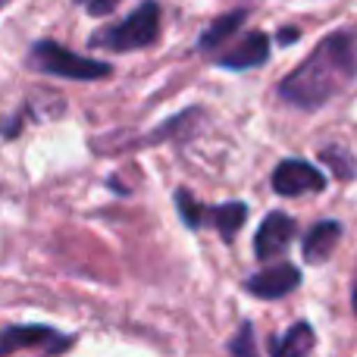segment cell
<instances>
[{"instance_id":"6da1fadb","label":"cell","mask_w":357,"mask_h":357,"mask_svg":"<svg viewBox=\"0 0 357 357\" xmlns=\"http://www.w3.org/2000/svg\"><path fill=\"white\" fill-rule=\"evenodd\" d=\"M357 75V35L342 29L326 35L310 56L279 82V98L301 110H320L339 98Z\"/></svg>"},{"instance_id":"7a4b0ae2","label":"cell","mask_w":357,"mask_h":357,"mask_svg":"<svg viewBox=\"0 0 357 357\" xmlns=\"http://www.w3.org/2000/svg\"><path fill=\"white\" fill-rule=\"evenodd\" d=\"M160 38V3L157 0H142L135 13L123 19L119 25H107V29L94 31L88 38L91 50H110V54H129V50H142Z\"/></svg>"},{"instance_id":"3957f363","label":"cell","mask_w":357,"mask_h":357,"mask_svg":"<svg viewBox=\"0 0 357 357\" xmlns=\"http://www.w3.org/2000/svg\"><path fill=\"white\" fill-rule=\"evenodd\" d=\"M25 63L41 75H56V79H69V82H94V79H107L113 73L110 63L82 56L56 41H35Z\"/></svg>"},{"instance_id":"277c9868","label":"cell","mask_w":357,"mask_h":357,"mask_svg":"<svg viewBox=\"0 0 357 357\" xmlns=\"http://www.w3.org/2000/svg\"><path fill=\"white\" fill-rule=\"evenodd\" d=\"M73 335H63L50 326H6L0 333V354H13V351H35L41 354H60L73 345Z\"/></svg>"},{"instance_id":"5b68a950","label":"cell","mask_w":357,"mask_h":357,"mask_svg":"<svg viewBox=\"0 0 357 357\" xmlns=\"http://www.w3.org/2000/svg\"><path fill=\"white\" fill-rule=\"evenodd\" d=\"M273 191L282 197H301L326 188V176L307 160H282L273 169Z\"/></svg>"},{"instance_id":"8992f818","label":"cell","mask_w":357,"mask_h":357,"mask_svg":"<svg viewBox=\"0 0 357 357\" xmlns=\"http://www.w3.org/2000/svg\"><path fill=\"white\" fill-rule=\"evenodd\" d=\"M301 285V270L295 264H276L266 266V270L254 273L245 279V291L254 298H264V301H279V298L291 295V291Z\"/></svg>"},{"instance_id":"52a82bcc","label":"cell","mask_w":357,"mask_h":357,"mask_svg":"<svg viewBox=\"0 0 357 357\" xmlns=\"http://www.w3.org/2000/svg\"><path fill=\"white\" fill-rule=\"evenodd\" d=\"M298 232V222L291 220L289 213L282 210H273L264 222H260L257 235H254V254L260 260H270V257H282L289 251V245L295 241Z\"/></svg>"},{"instance_id":"ba28073f","label":"cell","mask_w":357,"mask_h":357,"mask_svg":"<svg viewBox=\"0 0 357 357\" xmlns=\"http://www.w3.org/2000/svg\"><path fill=\"white\" fill-rule=\"evenodd\" d=\"M270 56V38L264 31H251L245 35V41H238L232 50L216 56V66L232 69V73H245V69H257Z\"/></svg>"},{"instance_id":"9c48e42d","label":"cell","mask_w":357,"mask_h":357,"mask_svg":"<svg viewBox=\"0 0 357 357\" xmlns=\"http://www.w3.org/2000/svg\"><path fill=\"white\" fill-rule=\"evenodd\" d=\"M342 238V222L339 220H323L317 222L314 229H310L307 235H304L301 241V254L307 264H326L329 257H333L335 245H339Z\"/></svg>"},{"instance_id":"30bf717a","label":"cell","mask_w":357,"mask_h":357,"mask_svg":"<svg viewBox=\"0 0 357 357\" xmlns=\"http://www.w3.org/2000/svg\"><path fill=\"white\" fill-rule=\"evenodd\" d=\"M245 22H248V10L222 13V16L213 19V22L204 29V35L197 38V50H216L222 41H229V38H232Z\"/></svg>"},{"instance_id":"8fae6325","label":"cell","mask_w":357,"mask_h":357,"mask_svg":"<svg viewBox=\"0 0 357 357\" xmlns=\"http://www.w3.org/2000/svg\"><path fill=\"white\" fill-rule=\"evenodd\" d=\"M245 220H248L245 201H229V204H220V207H207V226H213L226 241L235 238V232L245 226Z\"/></svg>"},{"instance_id":"7c38bea8","label":"cell","mask_w":357,"mask_h":357,"mask_svg":"<svg viewBox=\"0 0 357 357\" xmlns=\"http://www.w3.org/2000/svg\"><path fill=\"white\" fill-rule=\"evenodd\" d=\"M314 345H317V335L310 329V323H295L282 339L270 342V351L276 357H301V354L314 351Z\"/></svg>"},{"instance_id":"4fadbf2b","label":"cell","mask_w":357,"mask_h":357,"mask_svg":"<svg viewBox=\"0 0 357 357\" xmlns=\"http://www.w3.org/2000/svg\"><path fill=\"white\" fill-rule=\"evenodd\" d=\"M320 160L326 163V167L333 169V176L342 178V182H348V178L357 176V160L351 157V151H348V148H339V144H333V148H323L320 151Z\"/></svg>"},{"instance_id":"5bb4252c","label":"cell","mask_w":357,"mask_h":357,"mask_svg":"<svg viewBox=\"0 0 357 357\" xmlns=\"http://www.w3.org/2000/svg\"><path fill=\"white\" fill-rule=\"evenodd\" d=\"M173 197H176V210H178V216H182L185 226H188V229L207 226V207H204L201 201H195V197H191L185 188H178Z\"/></svg>"},{"instance_id":"9a60e30c","label":"cell","mask_w":357,"mask_h":357,"mask_svg":"<svg viewBox=\"0 0 357 357\" xmlns=\"http://www.w3.org/2000/svg\"><path fill=\"white\" fill-rule=\"evenodd\" d=\"M229 351H232V354H248V357L257 354V345H254V326H251V323H245V326L238 329V335L229 342Z\"/></svg>"},{"instance_id":"2e32d148","label":"cell","mask_w":357,"mask_h":357,"mask_svg":"<svg viewBox=\"0 0 357 357\" xmlns=\"http://www.w3.org/2000/svg\"><path fill=\"white\" fill-rule=\"evenodd\" d=\"M75 3L85 6L88 16H110V13L116 10L123 0H75Z\"/></svg>"},{"instance_id":"e0dca14e","label":"cell","mask_w":357,"mask_h":357,"mask_svg":"<svg viewBox=\"0 0 357 357\" xmlns=\"http://www.w3.org/2000/svg\"><path fill=\"white\" fill-rule=\"evenodd\" d=\"M298 38H301V31H298V29H282L279 44H291V41H298Z\"/></svg>"},{"instance_id":"ac0fdd59","label":"cell","mask_w":357,"mask_h":357,"mask_svg":"<svg viewBox=\"0 0 357 357\" xmlns=\"http://www.w3.org/2000/svg\"><path fill=\"white\" fill-rule=\"evenodd\" d=\"M351 304H354V314H357V282H354V291H351Z\"/></svg>"},{"instance_id":"d6986e66","label":"cell","mask_w":357,"mask_h":357,"mask_svg":"<svg viewBox=\"0 0 357 357\" xmlns=\"http://www.w3.org/2000/svg\"><path fill=\"white\" fill-rule=\"evenodd\" d=\"M6 3H10V0H0V10H3V6H6Z\"/></svg>"}]
</instances>
